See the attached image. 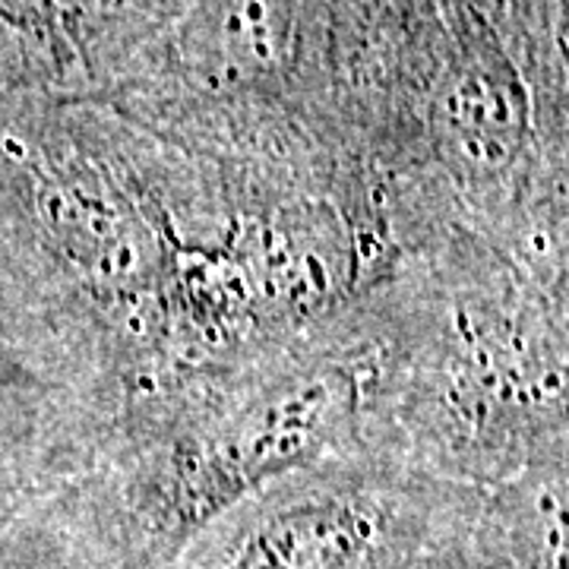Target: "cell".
Listing matches in <instances>:
<instances>
[{
  "label": "cell",
  "mask_w": 569,
  "mask_h": 569,
  "mask_svg": "<svg viewBox=\"0 0 569 569\" xmlns=\"http://www.w3.org/2000/svg\"><path fill=\"white\" fill-rule=\"evenodd\" d=\"M263 190L92 96L0 104V346L99 433L181 383L187 301Z\"/></svg>",
  "instance_id": "cell-1"
},
{
  "label": "cell",
  "mask_w": 569,
  "mask_h": 569,
  "mask_svg": "<svg viewBox=\"0 0 569 569\" xmlns=\"http://www.w3.org/2000/svg\"><path fill=\"white\" fill-rule=\"evenodd\" d=\"M358 301L244 365L123 408L41 509L58 569H162L222 512L295 468L361 447Z\"/></svg>",
  "instance_id": "cell-2"
},
{
  "label": "cell",
  "mask_w": 569,
  "mask_h": 569,
  "mask_svg": "<svg viewBox=\"0 0 569 569\" xmlns=\"http://www.w3.org/2000/svg\"><path fill=\"white\" fill-rule=\"evenodd\" d=\"M358 307L361 447L466 488L567 456L569 279L452 234L402 257Z\"/></svg>",
  "instance_id": "cell-3"
},
{
  "label": "cell",
  "mask_w": 569,
  "mask_h": 569,
  "mask_svg": "<svg viewBox=\"0 0 569 569\" xmlns=\"http://www.w3.org/2000/svg\"><path fill=\"white\" fill-rule=\"evenodd\" d=\"M478 497L358 447L253 490L162 569H402L459 541Z\"/></svg>",
  "instance_id": "cell-4"
},
{
  "label": "cell",
  "mask_w": 569,
  "mask_h": 569,
  "mask_svg": "<svg viewBox=\"0 0 569 569\" xmlns=\"http://www.w3.org/2000/svg\"><path fill=\"white\" fill-rule=\"evenodd\" d=\"M82 433L51 389L0 387V560L20 526L77 478Z\"/></svg>",
  "instance_id": "cell-5"
},
{
  "label": "cell",
  "mask_w": 569,
  "mask_h": 569,
  "mask_svg": "<svg viewBox=\"0 0 569 569\" xmlns=\"http://www.w3.org/2000/svg\"><path fill=\"white\" fill-rule=\"evenodd\" d=\"M569 452L481 488L468 548L512 569H569Z\"/></svg>",
  "instance_id": "cell-6"
},
{
  "label": "cell",
  "mask_w": 569,
  "mask_h": 569,
  "mask_svg": "<svg viewBox=\"0 0 569 569\" xmlns=\"http://www.w3.org/2000/svg\"><path fill=\"white\" fill-rule=\"evenodd\" d=\"M187 0H61L82 96L99 92L123 63L183 10Z\"/></svg>",
  "instance_id": "cell-7"
},
{
  "label": "cell",
  "mask_w": 569,
  "mask_h": 569,
  "mask_svg": "<svg viewBox=\"0 0 569 569\" xmlns=\"http://www.w3.org/2000/svg\"><path fill=\"white\" fill-rule=\"evenodd\" d=\"M402 569H512V567L493 563V560H488V557L475 553V550L468 548L466 541L459 538V541H452V545H447V548L430 550V553H425V557L411 560V563Z\"/></svg>",
  "instance_id": "cell-8"
},
{
  "label": "cell",
  "mask_w": 569,
  "mask_h": 569,
  "mask_svg": "<svg viewBox=\"0 0 569 569\" xmlns=\"http://www.w3.org/2000/svg\"><path fill=\"white\" fill-rule=\"evenodd\" d=\"M0 387H13V389H36L39 380L29 367L22 365L17 355H10L7 348L0 346Z\"/></svg>",
  "instance_id": "cell-9"
}]
</instances>
